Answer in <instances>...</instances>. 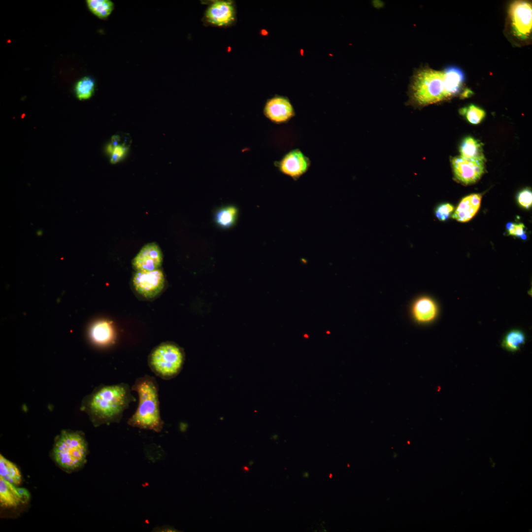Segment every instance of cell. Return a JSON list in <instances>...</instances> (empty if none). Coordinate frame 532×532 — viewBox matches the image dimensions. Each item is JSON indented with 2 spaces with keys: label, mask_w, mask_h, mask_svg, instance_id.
I'll return each instance as SVG.
<instances>
[{
  "label": "cell",
  "mask_w": 532,
  "mask_h": 532,
  "mask_svg": "<svg viewBox=\"0 0 532 532\" xmlns=\"http://www.w3.org/2000/svg\"><path fill=\"white\" fill-rule=\"evenodd\" d=\"M126 383L100 385L82 399L80 409L95 426L119 423L130 403L135 401Z\"/></svg>",
  "instance_id": "1"
},
{
  "label": "cell",
  "mask_w": 532,
  "mask_h": 532,
  "mask_svg": "<svg viewBox=\"0 0 532 532\" xmlns=\"http://www.w3.org/2000/svg\"><path fill=\"white\" fill-rule=\"evenodd\" d=\"M158 387L155 378L150 375L135 380L131 389L137 393L138 404L127 421L129 425L157 432L162 430L164 423L161 417Z\"/></svg>",
  "instance_id": "2"
},
{
  "label": "cell",
  "mask_w": 532,
  "mask_h": 532,
  "mask_svg": "<svg viewBox=\"0 0 532 532\" xmlns=\"http://www.w3.org/2000/svg\"><path fill=\"white\" fill-rule=\"evenodd\" d=\"M411 100L419 105L435 103L448 99L443 71L423 68L415 72L411 84Z\"/></svg>",
  "instance_id": "3"
},
{
  "label": "cell",
  "mask_w": 532,
  "mask_h": 532,
  "mask_svg": "<svg viewBox=\"0 0 532 532\" xmlns=\"http://www.w3.org/2000/svg\"><path fill=\"white\" fill-rule=\"evenodd\" d=\"M87 451V443L81 432L64 430L55 440L53 453L61 467L73 470L85 463Z\"/></svg>",
  "instance_id": "4"
},
{
  "label": "cell",
  "mask_w": 532,
  "mask_h": 532,
  "mask_svg": "<svg viewBox=\"0 0 532 532\" xmlns=\"http://www.w3.org/2000/svg\"><path fill=\"white\" fill-rule=\"evenodd\" d=\"M184 361L182 349L176 345L163 343L155 347L148 357L152 371L164 380H170L181 371Z\"/></svg>",
  "instance_id": "5"
},
{
  "label": "cell",
  "mask_w": 532,
  "mask_h": 532,
  "mask_svg": "<svg viewBox=\"0 0 532 532\" xmlns=\"http://www.w3.org/2000/svg\"><path fill=\"white\" fill-rule=\"evenodd\" d=\"M509 15L514 35L523 40L530 38L532 27L531 3L522 0L514 1L510 6Z\"/></svg>",
  "instance_id": "6"
},
{
  "label": "cell",
  "mask_w": 532,
  "mask_h": 532,
  "mask_svg": "<svg viewBox=\"0 0 532 532\" xmlns=\"http://www.w3.org/2000/svg\"><path fill=\"white\" fill-rule=\"evenodd\" d=\"M133 286L135 291L144 298H153L163 290L165 285V277L159 268L149 271H136L133 279Z\"/></svg>",
  "instance_id": "7"
},
{
  "label": "cell",
  "mask_w": 532,
  "mask_h": 532,
  "mask_svg": "<svg viewBox=\"0 0 532 532\" xmlns=\"http://www.w3.org/2000/svg\"><path fill=\"white\" fill-rule=\"evenodd\" d=\"M451 162L455 179L465 185L475 183L484 172V161L460 156L454 157Z\"/></svg>",
  "instance_id": "8"
},
{
  "label": "cell",
  "mask_w": 532,
  "mask_h": 532,
  "mask_svg": "<svg viewBox=\"0 0 532 532\" xmlns=\"http://www.w3.org/2000/svg\"><path fill=\"white\" fill-rule=\"evenodd\" d=\"M310 164L307 157L299 149H295L284 156L278 167L282 173L297 180L307 171Z\"/></svg>",
  "instance_id": "9"
},
{
  "label": "cell",
  "mask_w": 532,
  "mask_h": 532,
  "mask_svg": "<svg viewBox=\"0 0 532 532\" xmlns=\"http://www.w3.org/2000/svg\"><path fill=\"white\" fill-rule=\"evenodd\" d=\"M163 261L159 247L154 243L144 246L133 260V268L139 271H149L159 269Z\"/></svg>",
  "instance_id": "10"
},
{
  "label": "cell",
  "mask_w": 532,
  "mask_h": 532,
  "mask_svg": "<svg viewBox=\"0 0 532 532\" xmlns=\"http://www.w3.org/2000/svg\"><path fill=\"white\" fill-rule=\"evenodd\" d=\"M264 112L268 119L276 123L286 122L293 117L295 113L289 99L283 96H275L268 100L265 104Z\"/></svg>",
  "instance_id": "11"
},
{
  "label": "cell",
  "mask_w": 532,
  "mask_h": 532,
  "mask_svg": "<svg viewBox=\"0 0 532 532\" xmlns=\"http://www.w3.org/2000/svg\"><path fill=\"white\" fill-rule=\"evenodd\" d=\"M30 495L25 488L15 485L0 476V504L5 508H13L25 504L29 500Z\"/></svg>",
  "instance_id": "12"
},
{
  "label": "cell",
  "mask_w": 532,
  "mask_h": 532,
  "mask_svg": "<svg viewBox=\"0 0 532 532\" xmlns=\"http://www.w3.org/2000/svg\"><path fill=\"white\" fill-rule=\"evenodd\" d=\"M438 307L435 301L428 296H422L413 302L411 314L414 319L420 324L433 321L438 314Z\"/></svg>",
  "instance_id": "13"
},
{
  "label": "cell",
  "mask_w": 532,
  "mask_h": 532,
  "mask_svg": "<svg viewBox=\"0 0 532 532\" xmlns=\"http://www.w3.org/2000/svg\"><path fill=\"white\" fill-rule=\"evenodd\" d=\"M205 15L208 21L214 25H228L234 18V10L228 1H216L208 7Z\"/></svg>",
  "instance_id": "14"
},
{
  "label": "cell",
  "mask_w": 532,
  "mask_h": 532,
  "mask_svg": "<svg viewBox=\"0 0 532 532\" xmlns=\"http://www.w3.org/2000/svg\"><path fill=\"white\" fill-rule=\"evenodd\" d=\"M482 197L480 194H472L464 198L452 215V217L460 222H466L469 221L479 210Z\"/></svg>",
  "instance_id": "15"
},
{
  "label": "cell",
  "mask_w": 532,
  "mask_h": 532,
  "mask_svg": "<svg viewBox=\"0 0 532 532\" xmlns=\"http://www.w3.org/2000/svg\"><path fill=\"white\" fill-rule=\"evenodd\" d=\"M443 71L444 87L448 98L459 93L465 80L463 70L455 66L446 67Z\"/></svg>",
  "instance_id": "16"
},
{
  "label": "cell",
  "mask_w": 532,
  "mask_h": 532,
  "mask_svg": "<svg viewBox=\"0 0 532 532\" xmlns=\"http://www.w3.org/2000/svg\"><path fill=\"white\" fill-rule=\"evenodd\" d=\"M238 213V209L235 206L233 205L223 206L215 210L213 215V220L219 228L222 229H229L235 225Z\"/></svg>",
  "instance_id": "17"
},
{
  "label": "cell",
  "mask_w": 532,
  "mask_h": 532,
  "mask_svg": "<svg viewBox=\"0 0 532 532\" xmlns=\"http://www.w3.org/2000/svg\"><path fill=\"white\" fill-rule=\"evenodd\" d=\"M90 335L93 341L97 344H108L113 339L114 331L111 324L106 321H100L92 327Z\"/></svg>",
  "instance_id": "18"
},
{
  "label": "cell",
  "mask_w": 532,
  "mask_h": 532,
  "mask_svg": "<svg viewBox=\"0 0 532 532\" xmlns=\"http://www.w3.org/2000/svg\"><path fill=\"white\" fill-rule=\"evenodd\" d=\"M461 156L469 159L484 161L483 149L479 141L471 136L465 137L460 147Z\"/></svg>",
  "instance_id": "19"
},
{
  "label": "cell",
  "mask_w": 532,
  "mask_h": 532,
  "mask_svg": "<svg viewBox=\"0 0 532 532\" xmlns=\"http://www.w3.org/2000/svg\"><path fill=\"white\" fill-rule=\"evenodd\" d=\"M0 476L4 480L18 485L22 481V476L17 466L3 456H0Z\"/></svg>",
  "instance_id": "20"
},
{
  "label": "cell",
  "mask_w": 532,
  "mask_h": 532,
  "mask_svg": "<svg viewBox=\"0 0 532 532\" xmlns=\"http://www.w3.org/2000/svg\"><path fill=\"white\" fill-rule=\"evenodd\" d=\"M526 335L524 332L518 329L509 331L503 337L501 345L506 350L514 352L520 350L525 343Z\"/></svg>",
  "instance_id": "21"
},
{
  "label": "cell",
  "mask_w": 532,
  "mask_h": 532,
  "mask_svg": "<svg viewBox=\"0 0 532 532\" xmlns=\"http://www.w3.org/2000/svg\"><path fill=\"white\" fill-rule=\"evenodd\" d=\"M89 10L100 19L107 18L114 9V3L110 0H87Z\"/></svg>",
  "instance_id": "22"
},
{
  "label": "cell",
  "mask_w": 532,
  "mask_h": 532,
  "mask_svg": "<svg viewBox=\"0 0 532 532\" xmlns=\"http://www.w3.org/2000/svg\"><path fill=\"white\" fill-rule=\"evenodd\" d=\"M75 92L80 100L89 99L95 90V81L90 77H84L78 81L75 86Z\"/></svg>",
  "instance_id": "23"
},
{
  "label": "cell",
  "mask_w": 532,
  "mask_h": 532,
  "mask_svg": "<svg viewBox=\"0 0 532 532\" xmlns=\"http://www.w3.org/2000/svg\"><path fill=\"white\" fill-rule=\"evenodd\" d=\"M460 113L465 116L467 121L472 124L480 123L486 115L483 109L474 104L462 108L460 110Z\"/></svg>",
  "instance_id": "24"
},
{
  "label": "cell",
  "mask_w": 532,
  "mask_h": 532,
  "mask_svg": "<svg viewBox=\"0 0 532 532\" xmlns=\"http://www.w3.org/2000/svg\"><path fill=\"white\" fill-rule=\"evenodd\" d=\"M454 210L453 205L449 203H444L438 205L435 209L434 214L437 219L441 221L448 219Z\"/></svg>",
  "instance_id": "25"
},
{
  "label": "cell",
  "mask_w": 532,
  "mask_h": 532,
  "mask_svg": "<svg viewBox=\"0 0 532 532\" xmlns=\"http://www.w3.org/2000/svg\"><path fill=\"white\" fill-rule=\"evenodd\" d=\"M506 228L509 235L519 237L523 239H525L527 237L525 230V227L522 223L516 224L510 222L507 224Z\"/></svg>",
  "instance_id": "26"
},
{
  "label": "cell",
  "mask_w": 532,
  "mask_h": 532,
  "mask_svg": "<svg viewBox=\"0 0 532 532\" xmlns=\"http://www.w3.org/2000/svg\"><path fill=\"white\" fill-rule=\"evenodd\" d=\"M519 204L523 207L529 208L532 204V193L529 189H525L521 191L517 197Z\"/></svg>",
  "instance_id": "27"
},
{
  "label": "cell",
  "mask_w": 532,
  "mask_h": 532,
  "mask_svg": "<svg viewBox=\"0 0 532 532\" xmlns=\"http://www.w3.org/2000/svg\"><path fill=\"white\" fill-rule=\"evenodd\" d=\"M127 149L123 145H118L114 147L110 159V163L114 164L118 162L124 156Z\"/></svg>",
  "instance_id": "28"
},
{
  "label": "cell",
  "mask_w": 532,
  "mask_h": 532,
  "mask_svg": "<svg viewBox=\"0 0 532 532\" xmlns=\"http://www.w3.org/2000/svg\"><path fill=\"white\" fill-rule=\"evenodd\" d=\"M120 137L118 135H114L111 138V145L113 147L119 145Z\"/></svg>",
  "instance_id": "29"
},
{
  "label": "cell",
  "mask_w": 532,
  "mask_h": 532,
  "mask_svg": "<svg viewBox=\"0 0 532 532\" xmlns=\"http://www.w3.org/2000/svg\"><path fill=\"white\" fill-rule=\"evenodd\" d=\"M242 468L244 471L248 472L249 470L248 467L247 466H244Z\"/></svg>",
  "instance_id": "30"
}]
</instances>
